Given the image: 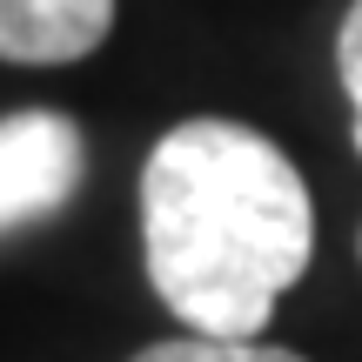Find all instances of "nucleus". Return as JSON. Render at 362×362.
I'll list each match as a JSON object with an SVG mask.
<instances>
[{"mask_svg": "<svg viewBox=\"0 0 362 362\" xmlns=\"http://www.w3.org/2000/svg\"><path fill=\"white\" fill-rule=\"evenodd\" d=\"M141 255L188 329L262 336L315 255L309 181L242 121H181L141 168Z\"/></svg>", "mask_w": 362, "mask_h": 362, "instance_id": "1", "label": "nucleus"}, {"mask_svg": "<svg viewBox=\"0 0 362 362\" xmlns=\"http://www.w3.org/2000/svg\"><path fill=\"white\" fill-rule=\"evenodd\" d=\"M81 168H88V141L67 115H54V107L7 115L0 121V228L67 208L81 188Z\"/></svg>", "mask_w": 362, "mask_h": 362, "instance_id": "2", "label": "nucleus"}, {"mask_svg": "<svg viewBox=\"0 0 362 362\" xmlns=\"http://www.w3.org/2000/svg\"><path fill=\"white\" fill-rule=\"evenodd\" d=\"M115 27V0H0V61L61 67L94 54Z\"/></svg>", "mask_w": 362, "mask_h": 362, "instance_id": "3", "label": "nucleus"}, {"mask_svg": "<svg viewBox=\"0 0 362 362\" xmlns=\"http://www.w3.org/2000/svg\"><path fill=\"white\" fill-rule=\"evenodd\" d=\"M134 362H302V356L275 349V342H255V336H202V329H188L175 342H148Z\"/></svg>", "mask_w": 362, "mask_h": 362, "instance_id": "4", "label": "nucleus"}, {"mask_svg": "<svg viewBox=\"0 0 362 362\" xmlns=\"http://www.w3.org/2000/svg\"><path fill=\"white\" fill-rule=\"evenodd\" d=\"M336 74H342V94H349V128H356V148H362V0H349V13H342Z\"/></svg>", "mask_w": 362, "mask_h": 362, "instance_id": "5", "label": "nucleus"}]
</instances>
